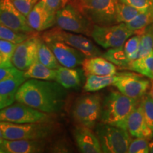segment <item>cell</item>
I'll list each match as a JSON object with an SVG mask.
<instances>
[{
  "mask_svg": "<svg viewBox=\"0 0 153 153\" xmlns=\"http://www.w3.org/2000/svg\"><path fill=\"white\" fill-rule=\"evenodd\" d=\"M65 89L57 82L30 79L19 88L16 101L45 114H55L65 104Z\"/></svg>",
  "mask_w": 153,
  "mask_h": 153,
  "instance_id": "1",
  "label": "cell"
},
{
  "mask_svg": "<svg viewBox=\"0 0 153 153\" xmlns=\"http://www.w3.org/2000/svg\"><path fill=\"white\" fill-rule=\"evenodd\" d=\"M140 101L127 97L119 91H110L105 97L101 106V122L127 130L126 125L129 115Z\"/></svg>",
  "mask_w": 153,
  "mask_h": 153,
  "instance_id": "2",
  "label": "cell"
},
{
  "mask_svg": "<svg viewBox=\"0 0 153 153\" xmlns=\"http://www.w3.org/2000/svg\"><path fill=\"white\" fill-rule=\"evenodd\" d=\"M118 0H76V9L94 25L116 24Z\"/></svg>",
  "mask_w": 153,
  "mask_h": 153,
  "instance_id": "3",
  "label": "cell"
},
{
  "mask_svg": "<svg viewBox=\"0 0 153 153\" xmlns=\"http://www.w3.org/2000/svg\"><path fill=\"white\" fill-rule=\"evenodd\" d=\"M95 131L102 152H128L131 139V135L126 129L101 122L96 126Z\"/></svg>",
  "mask_w": 153,
  "mask_h": 153,
  "instance_id": "4",
  "label": "cell"
},
{
  "mask_svg": "<svg viewBox=\"0 0 153 153\" xmlns=\"http://www.w3.org/2000/svg\"><path fill=\"white\" fill-rule=\"evenodd\" d=\"M48 122L14 123L0 122V129L4 139L43 140L52 133V126Z\"/></svg>",
  "mask_w": 153,
  "mask_h": 153,
  "instance_id": "5",
  "label": "cell"
},
{
  "mask_svg": "<svg viewBox=\"0 0 153 153\" xmlns=\"http://www.w3.org/2000/svg\"><path fill=\"white\" fill-rule=\"evenodd\" d=\"M135 33L127 27L125 23L116 25H94L91 36L96 43L106 49L123 46L126 41Z\"/></svg>",
  "mask_w": 153,
  "mask_h": 153,
  "instance_id": "6",
  "label": "cell"
},
{
  "mask_svg": "<svg viewBox=\"0 0 153 153\" xmlns=\"http://www.w3.org/2000/svg\"><path fill=\"white\" fill-rule=\"evenodd\" d=\"M101 98L98 94L84 96L74 103L72 117L79 125L92 129L101 117Z\"/></svg>",
  "mask_w": 153,
  "mask_h": 153,
  "instance_id": "7",
  "label": "cell"
},
{
  "mask_svg": "<svg viewBox=\"0 0 153 153\" xmlns=\"http://www.w3.org/2000/svg\"><path fill=\"white\" fill-rule=\"evenodd\" d=\"M89 19L71 4H67L56 13L57 27L68 32L90 36L93 26Z\"/></svg>",
  "mask_w": 153,
  "mask_h": 153,
  "instance_id": "8",
  "label": "cell"
},
{
  "mask_svg": "<svg viewBox=\"0 0 153 153\" xmlns=\"http://www.w3.org/2000/svg\"><path fill=\"white\" fill-rule=\"evenodd\" d=\"M42 39H53L63 42L79 51L86 57L99 56L101 55V51L99 48L89 38L82 34L66 31L59 27L45 32L42 36Z\"/></svg>",
  "mask_w": 153,
  "mask_h": 153,
  "instance_id": "9",
  "label": "cell"
},
{
  "mask_svg": "<svg viewBox=\"0 0 153 153\" xmlns=\"http://www.w3.org/2000/svg\"><path fill=\"white\" fill-rule=\"evenodd\" d=\"M48 114L17 102L0 110V122L30 123L48 122Z\"/></svg>",
  "mask_w": 153,
  "mask_h": 153,
  "instance_id": "10",
  "label": "cell"
},
{
  "mask_svg": "<svg viewBox=\"0 0 153 153\" xmlns=\"http://www.w3.org/2000/svg\"><path fill=\"white\" fill-rule=\"evenodd\" d=\"M117 74L118 78L114 86L127 97L140 100L150 88V80L142 74L132 72H120Z\"/></svg>",
  "mask_w": 153,
  "mask_h": 153,
  "instance_id": "11",
  "label": "cell"
},
{
  "mask_svg": "<svg viewBox=\"0 0 153 153\" xmlns=\"http://www.w3.org/2000/svg\"><path fill=\"white\" fill-rule=\"evenodd\" d=\"M41 38L36 36L29 38L17 44L11 62L19 70L25 72L38 60V50Z\"/></svg>",
  "mask_w": 153,
  "mask_h": 153,
  "instance_id": "12",
  "label": "cell"
},
{
  "mask_svg": "<svg viewBox=\"0 0 153 153\" xmlns=\"http://www.w3.org/2000/svg\"><path fill=\"white\" fill-rule=\"evenodd\" d=\"M0 24L18 32L33 33L27 18L19 11L11 0H0Z\"/></svg>",
  "mask_w": 153,
  "mask_h": 153,
  "instance_id": "13",
  "label": "cell"
},
{
  "mask_svg": "<svg viewBox=\"0 0 153 153\" xmlns=\"http://www.w3.org/2000/svg\"><path fill=\"white\" fill-rule=\"evenodd\" d=\"M52 50L61 66L74 68L82 65L86 56L79 51L63 42L53 39L43 40Z\"/></svg>",
  "mask_w": 153,
  "mask_h": 153,
  "instance_id": "14",
  "label": "cell"
},
{
  "mask_svg": "<svg viewBox=\"0 0 153 153\" xmlns=\"http://www.w3.org/2000/svg\"><path fill=\"white\" fill-rule=\"evenodd\" d=\"M26 18L34 31H43L56 24V12L49 9L42 0L36 4Z\"/></svg>",
  "mask_w": 153,
  "mask_h": 153,
  "instance_id": "15",
  "label": "cell"
},
{
  "mask_svg": "<svg viewBox=\"0 0 153 153\" xmlns=\"http://www.w3.org/2000/svg\"><path fill=\"white\" fill-rule=\"evenodd\" d=\"M42 140H7L0 144V153L42 152L45 148Z\"/></svg>",
  "mask_w": 153,
  "mask_h": 153,
  "instance_id": "16",
  "label": "cell"
},
{
  "mask_svg": "<svg viewBox=\"0 0 153 153\" xmlns=\"http://www.w3.org/2000/svg\"><path fill=\"white\" fill-rule=\"evenodd\" d=\"M126 128L133 137H141L149 140L153 138V132L145 121L140 102L129 115Z\"/></svg>",
  "mask_w": 153,
  "mask_h": 153,
  "instance_id": "17",
  "label": "cell"
},
{
  "mask_svg": "<svg viewBox=\"0 0 153 153\" xmlns=\"http://www.w3.org/2000/svg\"><path fill=\"white\" fill-rule=\"evenodd\" d=\"M73 135L80 152L83 153L102 152L98 137L91 128L79 124L74 129Z\"/></svg>",
  "mask_w": 153,
  "mask_h": 153,
  "instance_id": "18",
  "label": "cell"
},
{
  "mask_svg": "<svg viewBox=\"0 0 153 153\" xmlns=\"http://www.w3.org/2000/svg\"><path fill=\"white\" fill-rule=\"evenodd\" d=\"M82 65L86 75L94 74L111 76L117 73L116 65L104 57H87L85 59Z\"/></svg>",
  "mask_w": 153,
  "mask_h": 153,
  "instance_id": "19",
  "label": "cell"
},
{
  "mask_svg": "<svg viewBox=\"0 0 153 153\" xmlns=\"http://www.w3.org/2000/svg\"><path fill=\"white\" fill-rule=\"evenodd\" d=\"M26 80L22 75L0 82V110L14 104L19 88Z\"/></svg>",
  "mask_w": 153,
  "mask_h": 153,
  "instance_id": "20",
  "label": "cell"
},
{
  "mask_svg": "<svg viewBox=\"0 0 153 153\" xmlns=\"http://www.w3.org/2000/svg\"><path fill=\"white\" fill-rule=\"evenodd\" d=\"M56 82L65 89H73L81 85L82 73L74 68L60 66L57 69Z\"/></svg>",
  "mask_w": 153,
  "mask_h": 153,
  "instance_id": "21",
  "label": "cell"
},
{
  "mask_svg": "<svg viewBox=\"0 0 153 153\" xmlns=\"http://www.w3.org/2000/svg\"><path fill=\"white\" fill-rule=\"evenodd\" d=\"M24 76L26 79H36L52 81L56 79L57 70L48 68L37 60L24 72Z\"/></svg>",
  "mask_w": 153,
  "mask_h": 153,
  "instance_id": "22",
  "label": "cell"
},
{
  "mask_svg": "<svg viewBox=\"0 0 153 153\" xmlns=\"http://www.w3.org/2000/svg\"><path fill=\"white\" fill-rule=\"evenodd\" d=\"M118 78V74L111 76H101L89 74L87 75V79L84 90L87 92H94L104 89L111 85H114L115 82Z\"/></svg>",
  "mask_w": 153,
  "mask_h": 153,
  "instance_id": "23",
  "label": "cell"
},
{
  "mask_svg": "<svg viewBox=\"0 0 153 153\" xmlns=\"http://www.w3.org/2000/svg\"><path fill=\"white\" fill-rule=\"evenodd\" d=\"M126 70H132L136 73L142 74L151 81H153V55L133 60Z\"/></svg>",
  "mask_w": 153,
  "mask_h": 153,
  "instance_id": "24",
  "label": "cell"
},
{
  "mask_svg": "<svg viewBox=\"0 0 153 153\" xmlns=\"http://www.w3.org/2000/svg\"><path fill=\"white\" fill-rule=\"evenodd\" d=\"M38 60L51 69L57 70L60 66V64L57 60L52 50L50 48L47 43L42 38L38 45Z\"/></svg>",
  "mask_w": 153,
  "mask_h": 153,
  "instance_id": "25",
  "label": "cell"
},
{
  "mask_svg": "<svg viewBox=\"0 0 153 153\" xmlns=\"http://www.w3.org/2000/svg\"><path fill=\"white\" fill-rule=\"evenodd\" d=\"M152 24H153V7L140 14L135 19L126 24L135 34H140L145 28Z\"/></svg>",
  "mask_w": 153,
  "mask_h": 153,
  "instance_id": "26",
  "label": "cell"
},
{
  "mask_svg": "<svg viewBox=\"0 0 153 153\" xmlns=\"http://www.w3.org/2000/svg\"><path fill=\"white\" fill-rule=\"evenodd\" d=\"M102 57L121 69H126L131 61L126 54L123 45L119 48H109L102 55Z\"/></svg>",
  "mask_w": 153,
  "mask_h": 153,
  "instance_id": "27",
  "label": "cell"
},
{
  "mask_svg": "<svg viewBox=\"0 0 153 153\" xmlns=\"http://www.w3.org/2000/svg\"><path fill=\"white\" fill-rule=\"evenodd\" d=\"M152 24L145 28L140 33V41L137 58L153 55V31Z\"/></svg>",
  "mask_w": 153,
  "mask_h": 153,
  "instance_id": "28",
  "label": "cell"
},
{
  "mask_svg": "<svg viewBox=\"0 0 153 153\" xmlns=\"http://www.w3.org/2000/svg\"><path fill=\"white\" fill-rule=\"evenodd\" d=\"M144 11H145L118 1L117 7H116V23L126 24Z\"/></svg>",
  "mask_w": 153,
  "mask_h": 153,
  "instance_id": "29",
  "label": "cell"
},
{
  "mask_svg": "<svg viewBox=\"0 0 153 153\" xmlns=\"http://www.w3.org/2000/svg\"><path fill=\"white\" fill-rule=\"evenodd\" d=\"M32 36L31 33L18 32L0 24V40H4L16 44L22 43Z\"/></svg>",
  "mask_w": 153,
  "mask_h": 153,
  "instance_id": "30",
  "label": "cell"
},
{
  "mask_svg": "<svg viewBox=\"0 0 153 153\" xmlns=\"http://www.w3.org/2000/svg\"><path fill=\"white\" fill-rule=\"evenodd\" d=\"M140 104L142 107L145 121L153 132V98L150 92H147L143 96Z\"/></svg>",
  "mask_w": 153,
  "mask_h": 153,
  "instance_id": "31",
  "label": "cell"
},
{
  "mask_svg": "<svg viewBox=\"0 0 153 153\" xmlns=\"http://www.w3.org/2000/svg\"><path fill=\"white\" fill-rule=\"evenodd\" d=\"M140 41V34H135V36L129 38L123 45L124 50L131 62L134 60H136L138 57Z\"/></svg>",
  "mask_w": 153,
  "mask_h": 153,
  "instance_id": "32",
  "label": "cell"
},
{
  "mask_svg": "<svg viewBox=\"0 0 153 153\" xmlns=\"http://www.w3.org/2000/svg\"><path fill=\"white\" fill-rule=\"evenodd\" d=\"M150 140L141 137H135L131 140L128 146V153H148L150 152Z\"/></svg>",
  "mask_w": 153,
  "mask_h": 153,
  "instance_id": "33",
  "label": "cell"
},
{
  "mask_svg": "<svg viewBox=\"0 0 153 153\" xmlns=\"http://www.w3.org/2000/svg\"><path fill=\"white\" fill-rule=\"evenodd\" d=\"M24 72L16 68L12 62L0 67V82L24 75Z\"/></svg>",
  "mask_w": 153,
  "mask_h": 153,
  "instance_id": "34",
  "label": "cell"
},
{
  "mask_svg": "<svg viewBox=\"0 0 153 153\" xmlns=\"http://www.w3.org/2000/svg\"><path fill=\"white\" fill-rule=\"evenodd\" d=\"M11 1L16 8L22 14H24L25 16H27L38 0H11Z\"/></svg>",
  "mask_w": 153,
  "mask_h": 153,
  "instance_id": "35",
  "label": "cell"
},
{
  "mask_svg": "<svg viewBox=\"0 0 153 153\" xmlns=\"http://www.w3.org/2000/svg\"><path fill=\"white\" fill-rule=\"evenodd\" d=\"M17 44L11 42L0 40V54H1L7 61H11V57L16 49Z\"/></svg>",
  "mask_w": 153,
  "mask_h": 153,
  "instance_id": "36",
  "label": "cell"
},
{
  "mask_svg": "<svg viewBox=\"0 0 153 153\" xmlns=\"http://www.w3.org/2000/svg\"><path fill=\"white\" fill-rule=\"evenodd\" d=\"M118 1L143 11L148 10L153 7V0H118Z\"/></svg>",
  "mask_w": 153,
  "mask_h": 153,
  "instance_id": "37",
  "label": "cell"
},
{
  "mask_svg": "<svg viewBox=\"0 0 153 153\" xmlns=\"http://www.w3.org/2000/svg\"><path fill=\"white\" fill-rule=\"evenodd\" d=\"M42 1L49 9L57 13V11L67 5L68 0H42Z\"/></svg>",
  "mask_w": 153,
  "mask_h": 153,
  "instance_id": "38",
  "label": "cell"
},
{
  "mask_svg": "<svg viewBox=\"0 0 153 153\" xmlns=\"http://www.w3.org/2000/svg\"><path fill=\"white\" fill-rule=\"evenodd\" d=\"M11 63V61H7L6 60V59L4 57V56L1 54H0V67L6 65H8Z\"/></svg>",
  "mask_w": 153,
  "mask_h": 153,
  "instance_id": "39",
  "label": "cell"
},
{
  "mask_svg": "<svg viewBox=\"0 0 153 153\" xmlns=\"http://www.w3.org/2000/svg\"><path fill=\"white\" fill-rule=\"evenodd\" d=\"M150 93L153 98V81H152V83H151V86L150 88Z\"/></svg>",
  "mask_w": 153,
  "mask_h": 153,
  "instance_id": "40",
  "label": "cell"
},
{
  "mask_svg": "<svg viewBox=\"0 0 153 153\" xmlns=\"http://www.w3.org/2000/svg\"><path fill=\"white\" fill-rule=\"evenodd\" d=\"M150 152L153 153V140L150 143Z\"/></svg>",
  "mask_w": 153,
  "mask_h": 153,
  "instance_id": "41",
  "label": "cell"
},
{
  "mask_svg": "<svg viewBox=\"0 0 153 153\" xmlns=\"http://www.w3.org/2000/svg\"><path fill=\"white\" fill-rule=\"evenodd\" d=\"M3 137H2V134H1V129H0V144H1V143L2 142L3 140Z\"/></svg>",
  "mask_w": 153,
  "mask_h": 153,
  "instance_id": "42",
  "label": "cell"
},
{
  "mask_svg": "<svg viewBox=\"0 0 153 153\" xmlns=\"http://www.w3.org/2000/svg\"><path fill=\"white\" fill-rule=\"evenodd\" d=\"M152 31H153V24H152Z\"/></svg>",
  "mask_w": 153,
  "mask_h": 153,
  "instance_id": "43",
  "label": "cell"
}]
</instances>
